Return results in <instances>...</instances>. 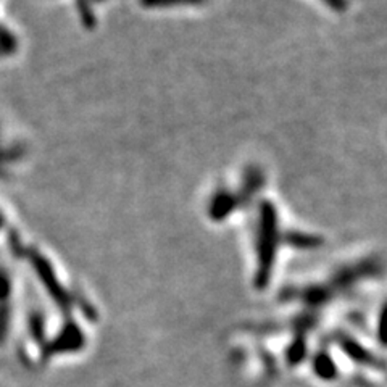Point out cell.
Wrapping results in <instances>:
<instances>
[{
    "label": "cell",
    "instance_id": "obj_1",
    "mask_svg": "<svg viewBox=\"0 0 387 387\" xmlns=\"http://www.w3.org/2000/svg\"><path fill=\"white\" fill-rule=\"evenodd\" d=\"M252 226V244L253 255H255V282L258 287L267 284L268 278L273 274L274 264L281 252L282 244L294 247L312 249L316 241L303 233H296L286 229L281 219V212L273 200L262 197L253 205Z\"/></svg>",
    "mask_w": 387,
    "mask_h": 387
},
{
    "label": "cell",
    "instance_id": "obj_2",
    "mask_svg": "<svg viewBox=\"0 0 387 387\" xmlns=\"http://www.w3.org/2000/svg\"><path fill=\"white\" fill-rule=\"evenodd\" d=\"M264 188V176L260 170H247L237 181V186H219L213 190L208 200V217L215 222H224L241 210V205H255V200L262 199Z\"/></svg>",
    "mask_w": 387,
    "mask_h": 387
},
{
    "label": "cell",
    "instance_id": "obj_3",
    "mask_svg": "<svg viewBox=\"0 0 387 387\" xmlns=\"http://www.w3.org/2000/svg\"><path fill=\"white\" fill-rule=\"evenodd\" d=\"M210 0H137L141 8L150 12H166V10H190L204 8Z\"/></svg>",
    "mask_w": 387,
    "mask_h": 387
},
{
    "label": "cell",
    "instance_id": "obj_4",
    "mask_svg": "<svg viewBox=\"0 0 387 387\" xmlns=\"http://www.w3.org/2000/svg\"><path fill=\"white\" fill-rule=\"evenodd\" d=\"M316 2L323 5L325 8L331 10V12L337 13L345 12V10L350 7V0H316Z\"/></svg>",
    "mask_w": 387,
    "mask_h": 387
}]
</instances>
